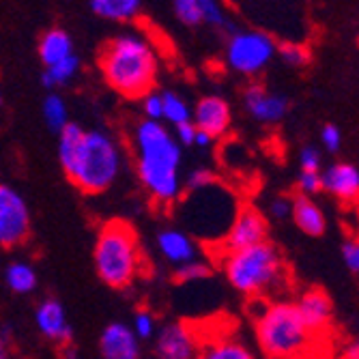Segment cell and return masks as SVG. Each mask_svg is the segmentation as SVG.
I'll return each mask as SVG.
<instances>
[{
  "mask_svg": "<svg viewBox=\"0 0 359 359\" xmlns=\"http://www.w3.org/2000/svg\"><path fill=\"white\" fill-rule=\"evenodd\" d=\"M58 159L67 179L88 196L108 191L123 170V149L114 136L78 123L58 132Z\"/></svg>",
  "mask_w": 359,
  "mask_h": 359,
  "instance_id": "obj_1",
  "label": "cell"
},
{
  "mask_svg": "<svg viewBox=\"0 0 359 359\" xmlns=\"http://www.w3.org/2000/svg\"><path fill=\"white\" fill-rule=\"evenodd\" d=\"M132 151L138 179L157 207L179 203L183 194L181 147L172 132L157 121H138L132 132Z\"/></svg>",
  "mask_w": 359,
  "mask_h": 359,
  "instance_id": "obj_2",
  "label": "cell"
},
{
  "mask_svg": "<svg viewBox=\"0 0 359 359\" xmlns=\"http://www.w3.org/2000/svg\"><path fill=\"white\" fill-rule=\"evenodd\" d=\"M97 65L106 84L125 100H142L155 90L159 60L153 43L140 32H121L106 41Z\"/></svg>",
  "mask_w": 359,
  "mask_h": 359,
  "instance_id": "obj_3",
  "label": "cell"
},
{
  "mask_svg": "<svg viewBox=\"0 0 359 359\" xmlns=\"http://www.w3.org/2000/svg\"><path fill=\"white\" fill-rule=\"evenodd\" d=\"M254 332L258 346L269 359H302L318 338L306 327L295 302L254 299Z\"/></svg>",
  "mask_w": 359,
  "mask_h": 359,
  "instance_id": "obj_4",
  "label": "cell"
},
{
  "mask_svg": "<svg viewBox=\"0 0 359 359\" xmlns=\"http://www.w3.org/2000/svg\"><path fill=\"white\" fill-rule=\"evenodd\" d=\"M219 265L231 286L250 299H267V295L286 286V265L280 250L269 241L248 250L224 252Z\"/></svg>",
  "mask_w": 359,
  "mask_h": 359,
  "instance_id": "obj_5",
  "label": "cell"
},
{
  "mask_svg": "<svg viewBox=\"0 0 359 359\" xmlns=\"http://www.w3.org/2000/svg\"><path fill=\"white\" fill-rule=\"evenodd\" d=\"M95 271L110 288H127L144 271V254L136 228L125 219L106 222L97 233Z\"/></svg>",
  "mask_w": 359,
  "mask_h": 359,
  "instance_id": "obj_6",
  "label": "cell"
},
{
  "mask_svg": "<svg viewBox=\"0 0 359 359\" xmlns=\"http://www.w3.org/2000/svg\"><path fill=\"white\" fill-rule=\"evenodd\" d=\"M276 54L278 43L265 30H235L226 43V65L241 76L263 74Z\"/></svg>",
  "mask_w": 359,
  "mask_h": 359,
  "instance_id": "obj_7",
  "label": "cell"
},
{
  "mask_svg": "<svg viewBox=\"0 0 359 359\" xmlns=\"http://www.w3.org/2000/svg\"><path fill=\"white\" fill-rule=\"evenodd\" d=\"M30 209L24 196L7 183H0V245L20 248L30 237Z\"/></svg>",
  "mask_w": 359,
  "mask_h": 359,
  "instance_id": "obj_8",
  "label": "cell"
},
{
  "mask_svg": "<svg viewBox=\"0 0 359 359\" xmlns=\"http://www.w3.org/2000/svg\"><path fill=\"white\" fill-rule=\"evenodd\" d=\"M267 235H269V226H267L265 215L258 209L245 205L237 211L231 226H228L224 239L219 241V254L260 245L267 241Z\"/></svg>",
  "mask_w": 359,
  "mask_h": 359,
  "instance_id": "obj_9",
  "label": "cell"
},
{
  "mask_svg": "<svg viewBox=\"0 0 359 359\" xmlns=\"http://www.w3.org/2000/svg\"><path fill=\"white\" fill-rule=\"evenodd\" d=\"M201 338L187 323H166L157 330V359H196L201 353Z\"/></svg>",
  "mask_w": 359,
  "mask_h": 359,
  "instance_id": "obj_10",
  "label": "cell"
},
{
  "mask_svg": "<svg viewBox=\"0 0 359 359\" xmlns=\"http://www.w3.org/2000/svg\"><path fill=\"white\" fill-rule=\"evenodd\" d=\"M191 123L198 132L207 134L211 140L222 138L231 132L233 125V110L224 97L219 95H205L194 106Z\"/></svg>",
  "mask_w": 359,
  "mask_h": 359,
  "instance_id": "obj_11",
  "label": "cell"
},
{
  "mask_svg": "<svg viewBox=\"0 0 359 359\" xmlns=\"http://www.w3.org/2000/svg\"><path fill=\"white\" fill-rule=\"evenodd\" d=\"M299 316L304 318L306 327L312 332L314 338H325L330 334L334 320V304L323 288H308L295 302Z\"/></svg>",
  "mask_w": 359,
  "mask_h": 359,
  "instance_id": "obj_12",
  "label": "cell"
},
{
  "mask_svg": "<svg viewBox=\"0 0 359 359\" xmlns=\"http://www.w3.org/2000/svg\"><path fill=\"white\" fill-rule=\"evenodd\" d=\"M243 104L248 114L265 125L280 123L288 112V100L280 93H271L260 84H250L243 93Z\"/></svg>",
  "mask_w": 359,
  "mask_h": 359,
  "instance_id": "obj_13",
  "label": "cell"
},
{
  "mask_svg": "<svg viewBox=\"0 0 359 359\" xmlns=\"http://www.w3.org/2000/svg\"><path fill=\"white\" fill-rule=\"evenodd\" d=\"M35 323L41 336L48 340L60 344V346H72L74 340V330L69 325L67 312H65L62 304L54 297L43 299L37 310H35Z\"/></svg>",
  "mask_w": 359,
  "mask_h": 359,
  "instance_id": "obj_14",
  "label": "cell"
},
{
  "mask_svg": "<svg viewBox=\"0 0 359 359\" xmlns=\"http://www.w3.org/2000/svg\"><path fill=\"white\" fill-rule=\"evenodd\" d=\"M320 191H327L336 201L353 205L359 201V170L346 161H338L320 170Z\"/></svg>",
  "mask_w": 359,
  "mask_h": 359,
  "instance_id": "obj_15",
  "label": "cell"
},
{
  "mask_svg": "<svg viewBox=\"0 0 359 359\" xmlns=\"http://www.w3.org/2000/svg\"><path fill=\"white\" fill-rule=\"evenodd\" d=\"M100 353L104 359H140V340L127 323L114 320L100 336Z\"/></svg>",
  "mask_w": 359,
  "mask_h": 359,
  "instance_id": "obj_16",
  "label": "cell"
},
{
  "mask_svg": "<svg viewBox=\"0 0 359 359\" xmlns=\"http://www.w3.org/2000/svg\"><path fill=\"white\" fill-rule=\"evenodd\" d=\"M157 248H159V254L164 256V260H168L175 267L187 265L191 260L201 258L198 245H196L194 237H189L185 231H179V228H164V231H159Z\"/></svg>",
  "mask_w": 359,
  "mask_h": 359,
  "instance_id": "obj_17",
  "label": "cell"
},
{
  "mask_svg": "<svg viewBox=\"0 0 359 359\" xmlns=\"http://www.w3.org/2000/svg\"><path fill=\"white\" fill-rule=\"evenodd\" d=\"M290 219L297 224L302 233L310 237H320L327 231V217H325L323 209L314 203V198H308V196H295L292 198Z\"/></svg>",
  "mask_w": 359,
  "mask_h": 359,
  "instance_id": "obj_18",
  "label": "cell"
},
{
  "mask_svg": "<svg viewBox=\"0 0 359 359\" xmlns=\"http://www.w3.org/2000/svg\"><path fill=\"white\" fill-rule=\"evenodd\" d=\"M37 52H39V58L46 67H52V65L60 62V60H67L69 56H74V39L67 30L62 28H50L46 30L41 39H39V46H37Z\"/></svg>",
  "mask_w": 359,
  "mask_h": 359,
  "instance_id": "obj_19",
  "label": "cell"
},
{
  "mask_svg": "<svg viewBox=\"0 0 359 359\" xmlns=\"http://www.w3.org/2000/svg\"><path fill=\"white\" fill-rule=\"evenodd\" d=\"M90 11L110 22H134L142 13L140 0H90Z\"/></svg>",
  "mask_w": 359,
  "mask_h": 359,
  "instance_id": "obj_20",
  "label": "cell"
},
{
  "mask_svg": "<svg viewBox=\"0 0 359 359\" xmlns=\"http://www.w3.org/2000/svg\"><path fill=\"white\" fill-rule=\"evenodd\" d=\"M196 359H254V355L241 340L219 336L207 344H201V353Z\"/></svg>",
  "mask_w": 359,
  "mask_h": 359,
  "instance_id": "obj_21",
  "label": "cell"
},
{
  "mask_svg": "<svg viewBox=\"0 0 359 359\" xmlns=\"http://www.w3.org/2000/svg\"><path fill=\"white\" fill-rule=\"evenodd\" d=\"M5 282L18 295H30L39 284L37 269L26 263V260H15V263H11L5 269Z\"/></svg>",
  "mask_w": 359,
  "mask_h": 359,
  "instance_id": "obj_22",
  "label": "cell"
},
{
  "mask_svg": "<svg viewBox=\"0 0 359 359\" xmlns=\"http://www.w3.org/2000/svg\"><path fill=\"white\" fill-rule=\"evenodd\" d=\"M161 106H164V110H161V123L166 121L168 125L179 127V125L191 121V110H189L187 102L175 90L161 93Z\"/></svg>",
  "mask_w": 359,
  "mask_h": 359,
  "instance_id": "obj_23",
  "label": "cell"
},
{
  "mask_svg": "<svg viewBox=\"0 0 359 359\" xmlns=\"http://www.w3.org/2000/svg\"><path fill=\"white\" fill-rule=\"evenodd\" d=\"M78 72H80V58L74 54L67 60H60V62L52 65V67H46L41 80H43L46 88H56V86L69 84L78 76Z\"/></svg>",
  "mask_w": 359,
  "mask_h": 359,
  "instance_id": "obj_24",
  "label": "cell"
},
{
  "mask_svg": "<svg viewBox=\"0 0 359 359\" xmlns=\"http://www.w3.org/2000/svg\"><path fill=\"white\" fill-rule=\"evenodd\" d=\"M43 121L52 129V132H60L65 125H69V110L67 104L58 93H48L43 100Z\"/></svg>",
  "mask_w": 359,
  "mask_h": 359,
  "instance_id": "obj_25",
  "label": "cell"
},
{
  "mask_svg": "<svg viewBox=\"0 0 359 359\" xmlns=\"http://www.w3.org/2000/svg\"><path fill=\"white\" fill-rule=\"evenodd\" d=\"M278 56L282 58L284 65H288V67H306V65L312 60L310 48L304 43H297V41L278 43Z\"/></svg>",
  "mask_w": 359,
  "mask_h": 359,
  "instance_id": "obj_26",
  "label": "cell"
},
{
  "mask_svg": "<svg viewBox=\"0 0 359 359\" xmlns=\"http://www.w3.org/2000/svg\"><path fill=\"white\" fill-rule=\"evenodd\" d=\"M198 3H201L203 24L211 28H233L231 18H228V11L222 3H217V0H198Z\"/></svg>",
  "mask_w": 359,
  "mask_h": 359,
  "instance_id": "obj_27",
  "label": "cell"
},
{
  "mask_svg": "<svg viewBox=\"0 0 359 359\" xmlns=\"http://www.w3.org/2000/svg\"><path fill=\"white\" fill-rule=\"evenodd\" d=\"M211 276V265L205 263L203 258H196L187 265H181L175 269V278L177 282L181 284H191V282H201V280H207Z\"/></svg>",
  "mask_w": 359,
  "mask_h": 359,
  "instance_id": "obj_28",
  "label": "cell"
},
{
  "mask_svg": "<svg viewBox=\"0 0 359 359\" xmlns=\"http://www.w3.org/2000/svg\"><path fill=\"white\" fill-rule=\"evenodd\" d=\"M172 11H175L177 20L185 26H201L203 24L198 0H175Z\"/></svg>",
  "mask_w": 359,
  "mask_h": 359,
  "instance_id": "obj_29",
  "label": "cell"
},
{
  "mask_svg": "<svg viewBox=\"0 0 359 359\" xmlns=\"http://www.w3.org/2000/svg\"><path fill=\"white\" fill-rule=\"evenodd\" d=\"M129 327H132V332L136 334L138 340H151L157 334V320L149 310H138Z\"/></svg>",
  "mask_w": 359,
  "mask_h": 359,
  "instance_id": "obj_30",
  "label": "cell"
},
{
  "mask_svg": "<svg viewBox=\"0 0 359 359\" xmlns=\"http://www.w3.org/2000/svg\"><path fill=\"white\" fill-rule=\"evenodd\" d=\"M213 183H217V181H215V175H213L209 168H194L191 172H187V175L183 177V189H185L187 194L207 189V187H211Z\"/></svg>",
  "mask_w": 359,
  "mask_h": 359,
  "instance_id": "obj_31",
  "label": "cell"
},
{
  "mask_svg": "<svg viewBox=\"0 0 359 359\" xmlns=\"http://www.w3.org/2000/svg\"><path fill=\"white\" fill-rule=\"evenodd\" d=\"M142 114L147 121H157L161 123V110H164V106H161V93L157 90H151L147 97H142Z\"/></svg>",
  "mask_w": 359,
  "mask_h": 359,
  "instance_id": "obj_32",
  "label": "cell"
},
{
  "mask_svg": "<svg viewBox=\"0 0 359 359\" xmlns=\"http://www.w3.org/2000/svg\"><path fill=\"white\" fill-rule=\"evenodd\" d=\"M297 187H299V196H308V198H312L314 194L320 191V172L302 170L297 177Z\"/></svg>",
  "mask_w": 359,
  "mask_h": 359,
  "instance_id": "obj_33",
  "label": "cell"
},
{
  "mask_svg": "<svg viewBox=\"0 0 359 359\" xmlns=\"http://www.w3.org/2000/svg\"><path fill=\"white\" fill-rule=\"evenodd\" d=\"M320 140H323V147L330 153H338L342 149V132L332 123L320 129Z\"/></svg>",
  "mask_w": 359,
  "mask_h": 359,
  "instance_id": "obj_34",
  "label": "cell"
},
{
  "mask_svg": "<svg viewBox=\"0 0 359 359\" xmlns=\"http://www.w3.org/2000/svg\"><path fill=\"white\" fill-rule=\"evenodd\" d=\"M342 256H344L346 267H348L353 273L359 276V235L353 237V239H348V241H344V245H342Z\"/></svg>",
  "mask_w": 359,
  "mask_h": 359,
  "instance_id": "obj_35",
  "label": "cell"
},
{
  "mask_svg": "<svg viewBox=\"0 0 359 359\" xmlns=\"http://www.w3.org/2000/svg\"><path fill=\"white\" fill-rule=\"evenodd\" d=\"M320 164H323L320 153L314 147H304L302 149V153H299V166H302V170H306V172H320Z\"/></svg>",
  "mask_w": 359,
  "mask_h": 359,
  "instance_id": "obj_36",
  "label": "cell"
},
{
  "mask_svg": "<svg viewBox=\"0 0 359 359\" xmlns=\"http://www.w3.org/2000/svg\"><path fill=\"white\" fill-rule=\"evenodd\" d=\"M175 140L179 142V147H194V138H196V127L194 123H183L179 127H175Z\"/></svg>",
  "mask_w": 359,
  "mask_h": 359,
  "instance_id": "obj_37",
  "label": "cell"
},
{
  "mask_svg": "<svg viewBox=\"0 0 359 359\" xmlns=\"http://www.w3.org/2000/svg\"><path fill=\"white\" fill-rule=\"evenodd\" d=\"M269 211L276 219H286L290 217V211H292V198H286V196H278V198L271 201L269 205Z\"/></svg>",
  "mask_w": 359,
  "mask_h": 359,
  "instance_id": "obj_38",
  "label": "cell"
},
{
  "mask_svg": "<svg viewBox=\"0 0 359 359\" xmlns=\"http://www.w3.org/2000/svg\"><path fill=\"white\" fill-rule=\"evenodd\" d=\"M340 359H359V340H351L348 344H344Z\"/></svg>",
  "mask_w": 359,
  "mask_h": 359,
  "instance_id": "obj_39",
  "label": "cell"
},
{
  "mask_svg": "<svg viewBox=\"0 0 359 359\" xmlns=\"http://www.w3.org/2000/svg\"><path fill=\"white\" fill-rule=\"evenodd\" d=\"M211 138L207 136V134H203V132H198L196 129V138H194V147H201V149H205V147H211Z\"/></svg>",
  "mask_w": 359,
  "mask_h": 359,
  "instance_id": "obj_40",
  "label": "cell"
},
{
  "mask_svg": "<svg viewBox=\"0 0 359 359\" xmlns=\"http://www.w3.org/2000/svg\"><path fill=\"white\" fill-rule=\"evenodd\" d=\"M0 359H9V348H7V342L0 336Z\"/></svg>",
  "mask_w": 359,
  "mask_h": 359,
  "instance_id": "obj_41",
  "label": "cell"
},
{
  "mask_svg": "<svg viewBox=\"0 0 359 359\" xmlns=\"http://www.w3.org/2000/svg\"><path fill=\"white\" fill-rule=\"evenodd\" d=\"M0 106H3V97H0Z\"/></svg>",
  "mask_w": 359,
  "mask_h": 359,
  "instance_id": "obj_42",
  "label": "cell"
}]
</instances>
